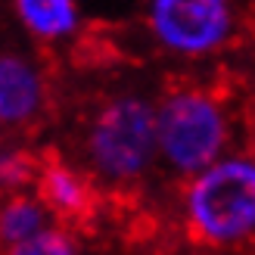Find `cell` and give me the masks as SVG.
Wrapping results in <instances>:
<instances>
[{
  "instance_id": "1",
  "label": "cell",
  "mask_w": 255,
  "mask_h": 255,
  "mask_svg": "<svg viewBox=\"0 0 255 255\" xmlns=\"http://www.w3.org/2000/svg\"><path fill=\"white\" fill-rule=\"evenodd\" d=\"M81 165L103 190H134L159 168L156 100L116 91L91 109L81 128Z\"/></svg>"
},
{
  "instance_id": "2",
  "label": "cell",
  "mask_w": 255,
  "mask_h": 255,
  "mask_svg": "<svg viewBox=\"0 0 255 255\" xmlns=\"http://www.w3.org/2000/svg\"><path fill=\"white\" fill-rule=\"evenodd\" d=\"M184 234L206 249H243L255 243V152L231 149L177 190Z\"/></svg>"
},
{
  "instance_id": "3",
  "label": "cell",
  "mask_w": 255,
  "mask_h": 255,
  "mask_svg": "<svg viewBox=\"0 0 255 255\" xmlns=\"http://www.w3.org/2000/svg\"><path fill=\"white\" fill-rule=\"evenodd\" d=\"M159 168L174 181L209 168L234 143V119L227 103L206 84H171L156 97Z\"/></svg>"
},
{
  "instance_id": "4",
  "label": "cell",
  "mask_w": 255,
  "mask_h": 255,
  "mask_svg": "<svg viewBox=\"0 0 255 255\" xmlns=\"http://www.w3.org/2000/svg\"><path fill=\"white\" fill-rule=\"evenodd\" d=\"M140 16L156 53L177 62H209L240 34L237 0H140Z\"/></svg>"
},
{
  "instance_id": "5",
  "label": "cell",
  "mask_w": 255,
  "mask_h": 255,
  "mask_svg": "<svg viewBox=\"0 0 255 255\" xmlns=\"http://www.w3.org/2000/svg\"><path fill=\"white\" fill-rule=\"evenodd\" d=\"M50 109V75L34 56L6 50L0 56V122L6 131H25Z\"/></svg>"
},
{
  "instance_id": "6",
  "label": "cell",
  "mask_w": 255,
  "mask_h": 255,
  "mask_svg": "<svg viewBox=\"0 0 255 255\" xmlns=\"http://www.w3.org/2000/svg\"><path fill=\"white\" fill-rule=\"evenodd\" d=\"M34 190L47 202V209L53 212L56 221L75 224L94 212L100 184L94 181V174L84 165H75L66 159H44Z\"/></svg>"
},
{
  "instance_id": "7",
  "label": "cell",
  "mask_w": 255,
  "mask_h": 255,
  "mask_svg": "<svg viewBox=\"0 0 255 255\" xmlns=\"http://www.w3.org/2000/svg\"><path fill=\"white\" fill-rule=\"evenodd\" d=\"M9 12L37 47H66L84 31L81 0H9Z\"/></svg>"
},
{
  "instance_id": "8",
  "label": "cell",
  "mask_w": 255,
  "mask_h": 255,
  "mask_svg": "<svg viewBox=\"0 0 255 255\" xmlns=\"http://www.w3.org/2000/svg\"><path fill=\"white\" fill-rule=\"evenodd\" d=\"M50 224H56V218L47 209V202L37 196V190L6 193L3 206H0V240H3V246L25 243V240L44 234Z\"/></svg>"
},
{
  "instance_id": "9",
  "label": "cell",
  "mask_w": 255,
  "mask_h": 255,
  "mask_svg": "<svg viewBox=\"0 0 255 255\" xmlns=\"http://www.w3.org/2000/svg\"><path fill=\"white\" fill-rule=\"evenodd\" d=\"M6 255H84V252H81V243H78L72 227L56 221L44 234L25 240V243L6 246Z\"/></svg>"
},
{
  "instance_id": "10",
  "label": "cell",
  "mask_w": 255,
  "mask_h": 255,
  "mask_svg": "<svg viewBox=\"0 0 255 255\" xmlns=\"http://www.w3.org/2000/svg\"><path fill=\"white\" fill-rule=\"evenodd\" d=\"M37 171H41V159H34L31 152H25L22 146H6L3 156H0V181H3L6 193L34 190Z\"/></svg>"
}]
</instances>
